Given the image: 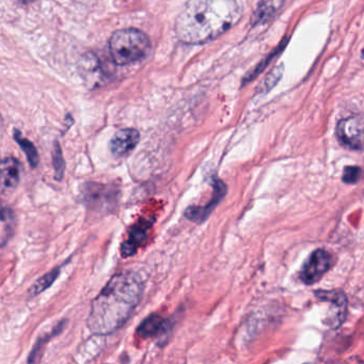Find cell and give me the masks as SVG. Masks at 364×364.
Masks as SVG:
<instances>
[{"label":"cell","mask_w":364,"mask_h":364,"mask_svg":"<svg viewBox=\"0 0 364 364\" xmlns=\"http://www.w3.org/2000/svg\"><path fill=\"white\" fill-rule=\"evenodd\" d=\"M142 279L134 272L114 274L92 301L87 326L95 336H107L127 323L144 294Z\"/></svg>","instance_id":"obj_1"},{"label":"cell","mask_w":364,"mask_h":364,"mask_svg":"<svg viewBox=\"0 0 364 364\" xmlns=\"http://www.w3.org/2000/svg\"><path fill=\"white\" fill-rule=\"evenodd\" d=\"M242 10V0H188L176 18V37L183 43H208L235 26Z\"/></svg>","instance_id":"obj_2"},{"label":"cell","mask_w":364,"mask_h":364,"mask_svg":"<svg viewBox=\"0 0 364 364\" xmlns=\"http://www.w3.org/2000/svg\"><path fill=\"white\" fill-rule=\"evenodd\" d=\"M150 39L135 28L121 29L112 33L109 50L112 60L118 65H127L142 60L150 50Z\"/></svg>","instance_id":"obj_3"},{"label":"cell","mask_w":364,"mask_h":364,"mask_svg":"<svg viewBox=\"0 0 364 364\" xmlns=\"http://www.w3.org/2000/svg\"><path fill=\"white\" fill-rule=\"evenodd\" d=\"M82 200L87 208L93 212L110 213L118 202L119 191L110 185L86 183L82 189Z\"/></svg>","instance_id":"obj_4"},{"label":"cell","mask_w":364,"mask_h":364,"mask_svg":"<svg viewBox=\"0 0 364 364\" xmlns=\"http://www.w3.org/2000/svg\"><path fill=\"white\" fill-rule=\"evenodd\" d=\"M338 141L353 151H364V117L342 119L336 127Z\"/></svg>","instance_id":"obj_5"},{"label":"cell","mask_w":364,"mask_h":364,"mask_svg":"<svg viewBox=\"0 0 364 364\" xmlns=\"http://www.w3.org/2000/svg\"><path fill=\"white\" fill-rule=\"evenodd\" d=\"M331 255L323 249H317L309 257L300 272L302 282L308 285L318 282L330 269L331 266Z\"/></svg>","instance_id":"obj_6"},{"label":"cell","mask_w":364,"mask_h":364,"mask_svg":"<svg viewBox=\"0 0 364 364\" xmlns=\"http://www.w3.org/2000/svg\"><path fill=\"white\" fill-rule=\"evenodd\" d=\"M214 191H213L212 198L206 205H191L186 208L185 210L184 216L188 220L193 221L196 223H202L208 218L213 210L216 208V206L220 203L221 200L225 198L227 193V187L223 181L218 178H214L212 184Z\"/></svg>","instance_id":"obj_7"},{"label":"cell","mask_w":364,"mask_h":364,"mask_svg":"<svg viewBox=\"0 0 364 364\" xmlns=\"http://www.w3.org/2000/svg\"><path fill=\"white\" fill-rule=\"evenodd\" d=\"M140 134L135 129H123L117 132L109 142L110 152L114 157H124L137 146Z\"/></svg>","instance_id":"obj_8"},{"label":"cell","mask_w":364,"mask_h":364,"mask_svg":"<svg viewBox=\"0 0 364 364\" xmlns=\"http://www.w3.org/2000/svg\"><path fill=\"white\" fill-rule=\"evenodd\" d=\"M152 221H139L129 229V238L123 242L121 252L123 257H132L137 252L140 246L146 242L148 231L152 227Z\"/></svg>","instance_id":"obj_9"},{"label":"cell","mask_w":364,"mask_h":364,"mask_svg":"<svg viewBox=\"0 0 364 364\" xmlns=\"http://www.w3.org/2000/svg\"><path fill=\"white\" fill-rule=\"evenodd\" d=\"M170 329L169 319L164 318L161 315L151 314L138 326L137 334L142 338L161 336Z\"/></svg>","instance_id":"obj_10"},{"label":"cell","mask_w":364,"mask_h":364,"mask_svg":"<svg viewBox=\"0 0 364 364\" xmlns=\"http://www.w3.org/2000/svg\"><path fill=\"white\" fill-rule=\"evenodd\" d=\"M319 297L323 298V299L328 300V301L331 302L333 304L331 310H330L329 319H328V323H329L330 326L332 327H338L341 323L344 321L345 315H346V309H347V300L345 298V295L341 291H329V293H326L323 295V291L319 293Z\"/></svg>","instance_id":"obj_11"},{"label":"cell","mask_w":364,"mask_h":364,"mask_svg":"<svg viewBox=\"0 0 364 364\" xmlns=\"http://www.w3.org/2000/svg\"><path fill=\"white\" fill-rule=\"evenodd\" d=\"M21 164L14 157H5L1 163V185L4 188L14 189L20 183Z\"/></svg>","instance_id":"obj_12"},{"label":"cell","mask_w":364,"mask_h":364,"mask_svg":"<svg viewBox=\"0 0 364 364\" xmlns=\"http://www.w3.org/2000/svg\"><path fill=\"white\" fill-rule=\"evenodd\" d=\"M282 4L283 0H262V3L259 4L255 16H253L255 24L267 22L268 18H272L278 11Z\"/></svg>","instance_id":"obj_13"},{"label":"cell","mask_w":364,"mask_h":364,"mask_svg":"<svg viewBox=\"0 0 364 364\" xmlns=\"http://www.w3.org/2000/svg\"><path fill=\"white\" fill-rule=\"evenodd\" d=\"M14 139L18 142V146L22 149L23 152L26 155L27 161H28L29 165L31 168H37L39 165L40 157L39 153H38L37 148L33 142L29 141L27 138H24L22 134L18 131H14Z\"/></svg>","instance_id":"obj_14"},{"label":"cell","mask_w":364,"mask_h":364,"mask_svg":"<svg viewBox=\"0 0 364 364\" xmlns=\"http://www.w3.org/2000/svg\"><path fill=\"white\" fill-rule=\"evenodd\" d=\"M16 217L10 208H3V219H1V245L6 246L8 240L14 235Z\"/></svg>","instance_id":"obj_15"},{"label":"cell","mask_w":364,"mask_h":364,"mask_svg":"<svg viewBox=\"0 0 364 364\" xmlns=\"http://www.w3.org/2000/svg\"><path fill=\"white\" fill-rule=\"evenodd\" d=\"M61 267L56 268V269L52 270V272L46 274V276L40 278L35 284L31 287V289H29V295L31 297H35V296L39 295L42 291H46L53 283L56 281V279L58 278L59 274H60Z\"/></svg>","instance_id":"obj_16"},{"label":"cell","mask_w":364,"mask_h":364,"mask_svg":"<svg viewBox=\"0 0 364 364\" xmlns=\"http://www.w3.org/2000/svg\"><path fill=\"white\" fill-rule=\"evenodd\" d=\"M53 166L55 170V178L57 181H61L65 174V161L63 159V151H61L60 146L58 142H56L54 146V151H53Z\"/></svg>","instance_id":"obj_17"},{"label":"cell","mask_w":364,"mask_h":364,"mask_svg":"<svg viewBox=\"0 0 364 364\" xmlns=\"http://www.w3.org/2000/svg\"><path fill=\"white\" fill-rule=\"evenodd\" d=\"M65 325V321H60V323H58V326H57V327L55 328V329L53 330V331L50 332V334H48V336H44V338H40L39 340H38L37 344L35 345L33 351H31V355H29V363H31V362H35L36 360H37L38 353H39L40 349H41L42 347H43V345L46 344V343L48 342V341H50V338H53V336H56V334H58L59 332H61V330L63 329Z\"/></svg>","instance_id":"obj_18"},{"label":"cell","mask_w":364,"mask_h":364,"mask_svg":"<svg viewBox=\"0 0 364 364\" xmlns=\"http://www.w3.org/2000/svg\"><path fill=\"white\" fill-rule=\"evenodd\" d=\"M362 169L360 167H346L343 172V182L346 184H355L361 178Z\"/></svg>","instance_id":"obj_19"},{"label":"cell","mask_w":364,"mask_h":364,"mask_svg":"<svg viewBox=\"0 0 364 364\" xmlns=\"http://www.w3.org/2000/svg\"><path fill=\"white\" fill-rule=\"evenodd\" d=\"M283 70L282 67L276 68L269 75L266 77L265 82H264L263 88H265V92H267L268 90L272 88L277 82L280 80L281 76H282Z\"/></svg>","instance_id":"obj_20"},{"label":"cell","mask_w":364,"mask_h":364,"mask_svg":"<svg viewBox=\"0 0 364 364\" xmlns=\"http://www.w3.org/2000/svg\"><path fill=\"white\" fill-rule=\"evenodd\" d=\"M24 1H33V0H24Z\"/></svg>","instance_id":"obj_21"}]
</instances>
